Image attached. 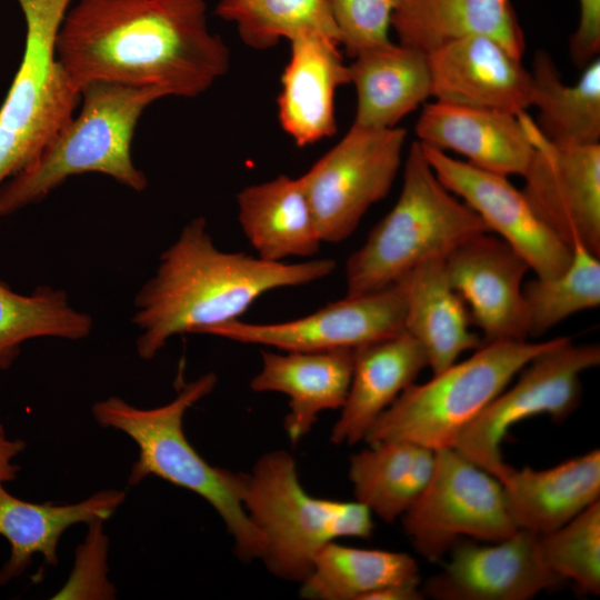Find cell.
Here are the masks:
<instances>
[{
	"instance_id": "obj_1",
	"label": "cell",
	"mask_w": 600,
	"mask_h": 600,
	"mask_svg": "<svg viewBox=\"0 0 600 600\" xmlns=\"http://www.w3.org/2000/svg\"><path fill=\"white\" fill-rule=\"evenodd\" d=\"M57 54L79 90L107 81L181 98L206 92L230 67L204 0H77Z\"/></svg>"
},
{
	"instance_id": "obj_2",
	"label": "cell",
	"mask_w": 600,
	"mask_h": 600,
	"mask_svg": "<svg viewBox=\"0 0 600 600\" xmlns=\"http://www.w3.org/2000/svg\"><path fill=\"white\" fill-rule=\"evenodd\" d=\"M336 267L332 259L287 263L222 251L206 219L194 218L161 253L156 272L134 297L137 353L151 360L172 337L206 333L237 320L261 296L318 281Z\"/></svg>"
},
{
	"instance_id": "obj_3",
	"label": "cell",
	"mask_w": 600,
	"mask_h": 600,
	"mask_svg": "<svg viewBox=\"0 0 600 600\" xmlns=\"http://www.w3.org/2000/svg\"><path fill=\"white\" fill-rule=\"evenodd\" d=\"M217 376L206 373L183 383L168 403L137 408L121 398L109 397L92 407L94 420L103 428L131 438L139 454L128 483L136 486L154 476L203 498L222 519L240 560L260 559L263 538L243 506L247 473L211 466L187 439L183 418L189 408L210 394Z\"/></svg>"
},
{
	"instance_id": "obj_4",
	"label": "cell",
	"mask_w": 600,
	"mask_h": 600,
	"mask_svg": "<svg viewBox=\"0 0 600 600\" xmlns=\"http://www.w3.org/2000/svg\"><path fill=\"white\" fill-rule=\"evenodd\" d=\"M80 110L22 171L0 187V218L41 202L69 178L101 173L137 192L148 179L132 160L138 121L154 101L156 88L97 81L80 90Z\"/></svg>"
},
{
	"instance_id": "obj_5",
	"label": "cell",
	"mask_w": 600,
	"mask_h": 600,
	"mask_svg": "<svg viewBox=\"0 0 600 600\" xmlns=\"http://www.w3.org/2000/svg\"><path fill=\"white\" fill-rule=\"evenodd\" d=\"M488 231L483 220L441 183L421 143L413 141L397 202L347 260L346 296L387 288L417 266L446 259L467 240Z\"/></svg>"
},
{
	"instance_id": "obj_6",
	"label": "cell",
	"mask_w": 600,
	"mask_h": 600,
	"mask_svg": "<svg viewBox=\"0 0 600 600\" xmlns=\"http://www.w3.org/2000/svg\"><path fill=\"white\" fill-rule=\"evenodd\" d=\"M244 510L263 538L259 560L279 579L302 582L318 552L341 538L372 536V513L358 501L311 496L293 456L272 450L247 473Z\"/></svg>"
},
{
	"instance_id": "obj_7",
	"label": "cell",
	"mask_w": 600,
	"mask_h": 600,
	"mask_svg": "<svg viewBox=\"0 0 600 600\" xmlns=\"http://www.w3.org/2000/svg\"><path fill=\"white\" fill-rule=\"evenodd\" d=\"M554 339L483 343L462 362L412 383L381 414L368 444L401 441L431 450L453 448L461 432L516 374Z\"/></svg>"
},
{
	"instance_id": "obj_8",
	"label": "cell",
	"mask_w": 600,
	"mask_h": 600,
	"mask_svg": "<svg viewBox=\"0 0 600 600\" xmlns=\"http://www.w3.org/2000/svg\"><path fill=\"white\" fill-rule=\"evenodd\" d=\"M26 21L19 69L0 107V187L27 168L72 119L81 93L57 54L72 0H17Z\"/></svg>"
},
{
	"instance_id": "obj_9",
	"label": "cell",
	"mask_w": 600,
	"mask_h": 600,
	"mask_svg": "<svg viewBox=\"0 0 600 600\" xmlns=\"http://www.w3.org/2000/svg\"><path fill=\"white\" fill-rule=\"evenodd\" d=\"M400 518L416 551L431 562L464 538L497 542L519 529L501 482L454 448L434 451L429 483Z\"/></svg>"
},
{
	"instance_id": "obj_10",
	"label": "cell",
	"mask_w": 600,
	"mask_h": 600,
	"mask_svg": "<svg viewBox=\"0 0 600 600\" xmlns=\"http://www.w3.org/2000/svg\"><path fill=\"white\" fill-rule=\"evenodd\" d=\"M599 363L598 344H574L568 337L556 338L519 371L512 387L489 402L453 448L497 478L506 466L501 444L509 429L541 414L557 422L569 418L581 402V374Z\"/></svg>"
},
{
	"instance_id": "obj_11",
	"label": "cell",
	"mask_w": 600,
	"mask_h": 600,
	"mask_svg": "<svg viewBox=\"0 0 600 600\" xmlns=\"http://www.w3.org/2000/svg\"><path fill=\"white\" fill-rule=\"evenodd\" d=\"M403 128L352 124L301 180L322 242L348 239L368 209L390 191L402 160Z\"/></svg>"
},
{
	"instance_id": "obj_12",
	"label": "cell",
	"mask_w": 600,
	"mask_h": 600,
	"mask_svg": "<svg viewBox=\"0 0 600 600\" xmlns=\"http://www.w3.org/2000/svg\"><path fill=\"white\" fill-rule=\"evenodd\" d=\"M519 117L534 149L522 176L524 197L566 244L579 242L599 257L600 143H556L527 112Z\"/></svg>"
},
{
	"instance_id": "obj_13",
	"label": "cell",
	"mask_w": 600,
	"mask_h": 600,
	"mask_svg": "<svg viewBox=\"0 0 600 600\" xmlns=\"http://www.w3.org/2000/svg\"><path fill=\"white\" fill-rule=\"evenodd\" d=\"M404 312L399 280L374 292L346 296L294 320L251 323L237 319L212 327L204 334L281 351L354 349L404 330Z\"/></svg>"
},
{
	"instance_id": "obj_14",
	"label": "cell",
	"mask_w": 600,
	"mask_h": 600,
	"mask_svg": "<svg viewBox=\"0 0 600 600\" xmlns=\"http://www.w3.org/2000/svg\"><path fill=\"white\" fill-rule=\"evenodd\" d=\"M426 159L441 183L462 198L521 258L537 277L553 278L567 270L572 248L533 211L522 191L506 176L454 159L422 144Z\"/></svg>"
},
{
	"instance_id": "obj_15",
	"label": "cell",
	"mask_w": 600,
	"mask_h": 600,
	"mask_svg": "<svg viewBox=\"0 0 600 600\" xmlns=\"http://www.w3.org/2000/svg\"><path fill=\"white\" fill-rule=\"evenodd\" d=\"M448 556L421 587L424 598L528 600L563 582L543 564L538 534L524 529L490 544L460 540Z\"/></svg>"
},
{
	"instance_id": "obj_16",
	"label": "cell",
	"mask_w": 600,
	"mask_h": 600,
	"mask_svg": "<svg viewBox=\"0 0 600 600\" xmlns=\"http://www.w3.org/2000/svg\"><path fill=\"white\" fill-rule=\"evenodd\" d=\"M444 268L472 326L482 331V344L527 340L522 282L530 267L507 242L487 232L474 236L446 257Z\"/></svg>"
},
{
	"instance_id": "obj_17",
	"label": "cell",
	"mask_w": 600,
	"mask_h": 600,
	"mask_svg": "<svg viewBox=\"0 0 600 600\" xmlns=\"http://www.w3.org/2000/svg\"><path fill=\"white\" fill-rule=\"evenodd\" d=\"M437 101L520 114L530 106L531 77L521 59L482 34L467 36L428 53Z\"/></svg>"
},
{
	"instance_id": "obj_18",
	"label": "cell",
	"mask_w": 600,
	"mask_h": 600,
	"mask_svg": "<svg viewBox=\"0 0 600 600\" xmlns=\"http://www.w3.org/2000/svg\"><path fill=\"white\" fill-rule=\"evenodd\" d=\"M290 42V59L281 77L278 116L282 129L299 147L337 131L334 96L350 83L339 41L320 32L299 34Z\"/></svg>"
},
{
	"instance_id": "obj_19",
	"label": "cell",
	"mask_w": 600,
	"mask_h": 600,
	"mask_svg": "<svg viewBox=\"0 0 600 600\" xmlns=\"http://www.w3.org/2000/svg\"><path fill=\"white\" fill-rule=\"evenodd\" d=\"M416 133L422 144L456 151L506 177H522L534 150L519 114L439 101L423 106Z\"/></svg>"
},
{
	"instance_id": "obj_20",
	"label": "cell",
	"mask_w": 600,
	"mask_h": 600,
	"mask_svg": "<svg viewBox=\"0 0 600 600\" xmlns=\"http://www.w3.org/2000/svg\"><path fill=\"white\" fill-rule=\"evenodd\" d=\"M428 367L421 344L407 331L353 349V369L330 441L352 446L364 441L381 414Z\"/></svg>"
},
{
	"instance_id": "obj_21",
	"label": "cell",
	"mask_w": 600,
	"mask_h": 600,
	"mask_svg": "<svg viewBox=\"0 0 600 600\" xmlns=\"http://www.w3.org/2000/svg\"><path fill=\"white\" fill-rule=\"evenodd\" d=\"M261 359L250 388L289 398L283 424L293 444L311 431L321 412L342 407L352 376L353 349L262 351Z\"/></svg>"
},
{
	"instance_id": "obj_22",
	"label": "cell",
	"mask_w": 600,
	"mask_h": 600,
	"mask_svg": "<svg viewBox=\"0 0 600 600\" xmlns=\"http://www.w3.org/2000/svg\"><path fill=\"white\" fill-rule=\"evenodd\" d=\"M497 479L518 528L546 534L600 500V451L593 449L542 470L506 463Z\"/></svg>"
},
{
	"instance_id": "obj_23",
	"label": "cell",
	"mask_w": 600,
	"mask_h": 600,
	"mask_svg": "<svg viewBox=\"0 0 600 600\" xmlns=\"http://www.w3.org/2000/svg\"><path fill=\"white\" fill-rule=\"evenodd\" d=\"M391 28L399 43L426 53L473 34L493 38L518 59L526 51L510 0H399Z\"/></svg>"
},
{
	"instance_id": "obj_24",
	"label": "cell",
	"mask_w": 600,
	"mask_h": 600,
	"mask_svg": "<svg viewBox=\"0 0 600 600\" xmlns=\"http://www.w3.org/2000/svg\"><path fill=\"white\" fill-rule=\"evenodd\" d=\"M124 499L123 491L107 489L77 503H34L10 494L0 482V536L11 548L0 570V586L23 573L34 554H42L47 564L57 566L59 541L68 528L109 519Z\"/></svg>"
},
{
	"instance_id": "obj_25",
	"label": "cell",
	"mask_w": 600,
	"mask_h": 600,
	"mask_svg": "<svg viewBox=\"0 0 600 600\" xmlns=\"http://www.w3.org/2000/svg\"><path fill=\"white\" fill-rule=\"evenodd\" d=\"M348 66L357 92L352 124L393 128L431 97L428 53L401 43L364 50Z\"/></svg>"
},
{
	"instance_id": "obj_26",
	"label": "cell",
	"mask_w": 600,
	"mask_h": 600,
	"mask_svg": "<svg viewBox=\"0 0 600 600\" xmlns=\"http://www.w3.org/2000/svg\"><path fill=\"white\" fill-rule=\"evenodd\" d=\"M240 227L257 257L282 262L312 257L322 243L301 178L280 174L237 194Z\"/></svg>"
},
{
	"instance_id": "obj_27",
	"label": "cell",
	"mask_w": 600,
	"mask_h": 600,
	"mask_svg": "<svg viewBox=\"0 0 600 600\" xmlns=\"http://www.w3.org/2000/svg\"><path fill=\"white\" fill-rule=\"evenodd\" d=\"M404 292L403 329L423 348L433 374L459 356L482 346L466 303L449 282L444 259L426 261L400 279Z\"/></svg>"
},
{
	"instance_id": "obj_28",
	"label": "cell",
	"mask_w": 600,
	"mask_h": 600,
	"mask_svg": "<svg viewBox=\"0 0 600 600\" xmlns=\"http://www.w3.org/2000/svg\"><path fill=\"white\" fill-rule=\"evenodd\" d=\"M434 451L401 441H382L352 454L348 476L354 500L391 523L422 493L433 472Z\"/></svg>"
},
{
	"instance_id": "obj_29",
	"label": "cell",
	"mask_w": 600,
	"mask_h": 600,
	"mask_svg": "<svg viewBox=\"0 0 600 600\" xmlns=\"http://www.w3.org/2000/svg\"><path fill=\"white\" fill-rule=\"evenodd\" d=\"M420 583L417 561L403 552L326 544L309 574L300 582V597L310 600H371L386 589Z\"/></svg>"
},
{
	"instance_id": "obj_30",
	"label": "cell",
	"mask_w": 600,
	"mask_h": 600,
	"mask_svg": "<svg viewBox=\"0 0 600 600\" xmlns=\"http://www.w3.org/2000/svg\"><path fill=\"white\" fill-rule=\"evenodd\" d=\"M530 106L534 121L550 141L564 144L600 143V59L590 61L574 84H567L552 57L538 50L530 71Z\"/></svg>"
},
{
	"instance_id": "obj_31",
	"label": "cell",
	"mask_w": 600,
	"mask_h": 600,
	"mask_svg": "<svg viewBox=\"0 0 600 600\" xmlns=\"http://www.w3.org/2000/svg\"><path fill=\"white\" fill-rule=\"evenodd\" d=\"M92 328L91 316L74 309L64 290L41 286L24 296L0 282V370L13 363L27 340H81Z\"/></svg>"
},
{
	"instance_id": "obj_32",
	"label": "cell",
	"mask_w": 600,
	"mask_h": 600,
	"mask_svg": "<svg viewBox=\"0 0 600 600\" xmlns=\"http://www.w3.org/2000/svg\"><path fill=\"white\" fill-rule=\"evenodd\" d=\"M214 13L236 23L241 40L257 50L307 32H320L340 43L327 0H218Z\"/></svg>"
},
{
	"instance_id": "obj_33",
	"label": "cell",
	"mask_w": 600,
	"mask_h": 600,
	"mask_svg": "<svg viewBox=\"0 0 600 600\" xmlns=\"http://www.w3.org/2000/svg\"><path fill=\"white\" fill-rule=\"evenodd\" d=\"M528 336L540 337L569 316L600 304V261L581 243L572 244L569 267L553 278L537 277L522 287Z\"/></svg>"
},
{
	"instance_id": "obj_34",
	"label": "cell",
	"mask_w": 600,
	"mask_h": 600,
	"mask_svg": "<svg viewBox=\"0 0 600 600\" xmlns=\"http://www.w3.org/2000/svg\"><path fill=\"white\" fill-rule=\"evenodd\" d=\"M543 564L562 581L584 593H600V500L569 522L538 534Z\"/></svg>"
},
{
	"instance_id": "obj_35",
	"label": "cell",
	"mask_w": 600,
	"mask_h": 600,
	"mask_svg": "<svg viewBox=\"0 0 600 600\" xmlns=\"http://www.w3.org/2000/svg\"><path fill=\"white\" fill-rule=\"evenodd\" d=\"M399 0H327L340 46L350 58L389 43L392 13Z\"/></svg>"
},
{
	"instance_id": "obj_36",
	"label": "cell",
	"mask_w": 600,
	"mask_h": 600,
	"mask_svg": "<svg viewBox=\"0 0 600 600\" xmlns=\"http://www.w3.org/2000/svg\"><path fill=\"white\" fill-rule=\"evenodd\" d=\"M580 17L577 30L569 40L573 63L584 68L600 51V0H579Z\"/></svg>"
},
{
	"instance_id": "obj_37",
	"label": "cell",
	"mask_w": 600,
	"mask_h": 600,
	"mask_svg": "<svg viewBox=\"0 0 600 600\" xmlns=\"http://www.w3.org/2000/svg\"><path fill=\"white\" fill-rule=\"evenodd\" d=\"M26 443L20 439L8 437L4 426L0 422V482L13 481L19 472L14 459L24 450Z\"/></svg>"
}]
</instances>
